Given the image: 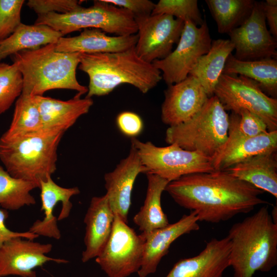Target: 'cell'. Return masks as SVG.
<instances>
[{"instance_id":"33","label":"cell","mask_w":277,"mask_h":277,"mask_svg":"<svg viewBox=\"0 0 277 277\" xmlns=\"http://www.w3.org/2000/svg\"><path fill=\"white\" fill-rule=\"evenodd\" d=\"M23 89V75L17 65L0 62V114L9 109Z\"/></svg>"},{"instance_id":"21","label":"cell","mask_w":277,"mask_h":277,"mask_svg":"<svg viewBox=\"0 0 277 277\" xmlns=\"http://www.w3.org/2000/svg\"><path fill=\"white\" fill-rule=\"evenodd\" d=\"M73 98L62 101L50 97L34 96L41 115L43 130L65 132L79 117L87 113L93 104L91 98Z\"/></svg>"},{"instance_id":"27","label":"cell","mask_w":277,"mask_h":277,"mask_svg":"<svg viewBox=\"0 0 277 277\" xmlns=\"http://www.w3.org/2000/svg\"><path fill=\"white\" fill-rule=\"evenodd\" d=\"M148 184L145 199L133 221L142 233L164 227L169 224L161 205L162 193L169 182L155 174L147 173Z\"/></svg>"},{"instance_id":"35","label":"cell","mask_w":277,"mask_h":277,"mask_svg":"<svg viewBox=\"0 0 277 277\" xmlns=\"http://www.w3.org/2000/svg\"><path fill=\"white\" fill-rule=\"evenodd\" d=\"M24 0H0V43L10 36L22 23Z\"/></svg>"},{"instance_id":"38","label":"cell","mask_w":277,"mask_h":277,"mask_svg":"<svg viewBox=\"0 0 277 277\" xmlns=\"http://www.w3.org/2000/svg\"><path fill=\"white\" fill-rule=\"evenodd\" d=\"M106 2L130 12L134 17L151 14L155 3L149 0H104Z\"/></svg>"},{"instance_id":"19","label":"cell","mask_w":277,"mask_h":277,"mask_svg":"<svg viewBox=\"0 0 277 277\" xmlns=\"http://www.w3.org/2000/svg\"><path fill=\"white\" fill-rule=\"evenodd\" d=\"M230 248L228 236L213 238L197 255L177 262L165 277H223L229 266Z\"/></svg>"},{"instance_id":"25","label":"cell","mask_w":277,"mask_h":277,"mask_svg":"<svg viewBox=\"0 0 277 277\" xmlns=\"http://www.w3.org/2000/svg\"><path fill=\"white\" fill-rule=\"evenodd\" d=\"M234 50L229 39L212 40L209 50L199 58L190 72L189 75L199 81L209 97L214 95L226 61Z\"/></svg>"},{"instance_id":"24","label":"cell","mask_w":277,"mask_h":277,"mask_svg":"<svg viewBox=\"0 0 277 277\" xmlns=\"http://www.w3.org/2000/svg\"><path fill=\"white\" fill-rule=\"evenodd\" d=\"M225 170L236 177L277 197L276 152L251 157Z\"/></svg>"},{"instance_id":"14","label":"cell","mask_w":277,"mask_h":277,"mask_svg":"<svg viewBox=\"0 0 277 277\" xmlns=\"http://www.w3.org/2000/svg\"><path fill=\"white\" fill-rule=\"evenodd\" d=\"M52 249L51 244H41L21 237L7 241L0 248V277H37L34 269L48 262L68 263L65 259L47 256Z\"/></svg>"},{"instance_id":"4","label":"cell","mask_w":277,"mask_h":277,"mask_svg":"<svg viewBox=\"0 0 277 277\" xmlns=\"http://www.w3.org/2000/svg\"><path fill=\"white\" fill-rule=\"evenodd\" d=\"M81 54L57 51L55 43L13 55V63L23 75L22 94L42 96L56 89L75 90L81 95L87 93L88 87L80 84L76 76Z\"/></svg>"},{"instance_id":"28","label":"cell","mask_w":277,"mask_h":277,"mask_svg":"<svg viewBox=\"0 0 277 277\" xmlns=\"http://www.w3.org/2000/svg\"><path fill=\"white\" fill-rule=\"evenodd\" d=\"M223 74L242 75L255 81L267 95L276 98V58L243 61L231 54L226 61Z\"/></svg>"},{"instance_id":"12","label":"cell","mask_w":277,"mask_h":277,"mask_svg":"<svg viewBox=\"0 0 277 277\" xmlns=\"http://www.w3.org/2000/svg\"><path fill=\"white\" fill-rule=\"evenodd\" d=\"M137 27L135 49L144 61H153L166 57L177 43L184 21L167 14L134 17Z\"/></svg>"},{"instance_id":"20","label":"cell","mask_w":277,"mask_h":277,"mask_svg":"<svg viewBox=\"0 0 277 277\" xmlns=\"http://www.w3.org/2000/svg\"><path fill=\"white\" fill-rule=\"evenodd\" d=\"M114 214L106 194L94 196L85 215V249L82 261L86 263L95 258L103 249L110 235Z\"/></svg>"},{"instance_id":"34","label":"cell","mask_w":277,"mask_h":277,"mask_svg":"<svg viewBox=\"0 0 277 277\" xmlns=\"http://www.w3.org/2000/svg\"><path fill=\"white\" fill-rule=\"evenodd\" d=\"M151 14L169 15L184 22L190 21L197 26L201 25L204 20L197 0H160L155 3Z\"/></svg>"},{"instance_id":"42","label":"cell","mask_w":277,"mask_h":277,"mask_svg":"<svg viewBox=\"0 0 277 277\" xmlns=\"http://www.w3.org/2000/svg\"><path fill=\"white\" fill-rule=\"evenodd\" d=\"M265 3L271 6H277V1L276 0H266Z\"/></svg>"},{"instance_id":"17","label":"cell","mask_w":277,"mask_h":277,"mask_svg":"<svg viewBox=\"0 0 277 277\" xmlns=\"http://www.w3.org/2000/svg\"><path fill=\"white\" fill-rule=\"evenodd\" d=\"M164 95L161 119L169 127L190 120L209 98L199 81L191 75L180 82L169 85Z\"/></svg>"},{"instance_id":"23","label":"cell","mask_w":277,"mask_h":277,"mask_svg":"<svg viewBox=\"0 0 277 277\" xmlns=\"http://www.w3.org/2000/svg\"><path fill=\"white\" fill-rule=\"evenodd\" d=\"M277 130L257 136L238 139L224 145L213 159L215 170L227 169L251 157L276 152Z\"/></svg>"},{"instance_id":"6","label":"cell","mask_w":277,"mask_h":277,"mask_svg":"<svg viewBox=\"0 0 277 277\" xmlns=\"http://www.w3.org/2000/svg\"><path fill=\"white\" fill-rule=\"evenodd\" d=\"M229 114L218 98L209 97L192 118L167 129L165 141L182 148L200 152L212 159L221 151L228 138Z\"/></svg>"},{"instance_id":"13","label":"cell","mask_w":277,"mask_h":277,"mask_svg":"<svg viewBox=\"0 0 277 277\" xmlns=\"http://www.w3.org/2000/svg\"><path fill=\"white\" fill-rule=\"evenodd\" d=\"M228 34L238 60L276 58L277 43L267 28L262 2L255 1L249 16Z\"/></svg>"},{"instance_id":"10","label":"cell","mask_w":277,"mask_h":277,"mask_svg":"<svg viewBox=\"0 0 277 277\" xmlns=\"http://www.w3.org/2000/svg\"><path fill=\"white\" fill-rule=\"evenodd\" d=\"M145 239L114 214L112 231L96 263L108 277H128L142 264Z\"/></svg>"},{"instance_id":"16","label":"cell","mask_w":277,"mask_h":277,"mask_svg":"<svg viewBox=\"0 0 277 277\" xmlns=\"http://www.w3.org/2000/svg\"><path fill=\"white\" fill-rule=\"evenodd\" d=\"M42 202L41 210L44 213L42 220L35 221L29 231L38 236L59 240L61 233L57 221L67 218L70 213L72 204L70 199L80 193L77 187L65 188L55 183L51 176L40 182Z\"/></svg>"},{"instance_id":"39","label":"cell","mask_w":277,"mask_h":277,"mask_svg":"<svg viewBox=\"0 0 277 277\" xmlns=\"http://www.w3.org/2000/svg\"><path fill=\"white\" fill-rule=\"evenodd\" d=\"M8 217L7 210L0 208V248L7 241L15 238L21 237L33 240L39 236L29 231L26 232H16L9 229L6 226L5 221Z\"/></svg>"},{"instance_id":"7","label":"cell","mask_w":277,"mask_h":277,"mask_svg":"<svg viewBox=\"0 0 277 277\" xmlns=\"http://www.w3.org/2000/svg\"><path fill=\"white\" fill-rule=\"evenodd\" d=\"M34 24L47 25L63 35L82 29H98L116 36L135 34L137 27L129 11L106 2L94 1L88 7L82 6L69 13L37 15Z\"/></svg>"},{"instance_id":"30","label":"cell","mask_w":277,"mask_h":277,"mask_svg":"<svg viewBox=\"0 0 277 277\" xmlns=\"http://www.w3.org/2000/svg\"><path fill=\"white\" fill-rule=\"evenodd\" d=\"M42 130L41 115L34 96L21 94L16 101L9 128L1 137L14 138Z\"/></svg>"},{"instance_id":"29","label":"cell","mask_w":277,"mask_h":277,"mask_svg":"<svg viewBox=\"0 0 277 277\" xmlns=\"http://www.w3.org/2000/svg\"><path fill=\"white\" fill-rule=\"evenodd\" d=\"M220 33H230L240 26L250 15L253 0H206Z\"/></svg>"},{"instance_id":"40","label":"cell","mask_w":277,"mask_h":277,"mask_svg":"<svg viewBox=\"0 0 277 277\" xmlns=\"http://www.w3.org/2000/svg\"><path fill=\"white\" fill-rule=\"evenodd\" d=\"M266 23L269 27V32L276 39L277 37V6L267 5L262 2Z\"/></svg>"},{"instance_id":"8","label":"cell","mask_w":277,"mask_h":277,"mask_svg":"<svg viewBox=\"0 0 277 277\" xmlns=\"http://www.w3.org/2000/svg\"><path fill=\"white\" fill-rule=\"evenodd\" d=\"M131 144L137 151L146 170L145 174H156L169 182L188 174L216 171L212 158L185 150L176 144L160 147L133 137Z\"/></svg>"},{"instance_id":"2","label":"cell","mask_w":277,"mask_h":277,"mask_svg":"<svg viewBox=\"0 0 277 277\" xmlns=\"http://www.w3.org/2000/svg\"><path fill=\"white\" fill-rule=\"evenodd\" d=\"M78 69L89 76L86 98L107 95L123 84L131 85L145 94L162 79L161 71L141 58L135 46L120 52L82 53Z\"/></svg>"},{"instance_id":"11","label":"cell","mask_w":277,"mask_h":277,"mask_svg":"<svg viewBox=\"0 0 277 277\" xmlns=\"http://www.w3.org/2000/svg\"><path fill=\"white\" fill-rule=\"evenodd\" d=\"M212 41L206 19L199 26L185 21L175 49L152 63L168 86L177 83L189 75L199 58L208 52Z\"/></svg>"},{"instance_id":"32","label":"cell","mask_w":277,"mask_h":277,"mask_svg":"<svg viewBox=\"0 0 277 277\" xmlns=\"http://www.w3.org/2000/svg\"><path fill=\"white\" fill-rule=\"evenodd\" d=\"M268 131L266 124L249 111L240 110L231 112L229 115L228 138L225 144L238 139L257 136Z\"/></svg>"},{"instance_id":"15","label":"cell","mask_w":277,"mask_h":277,"mask_svg":"<svg viewBox=\"0 0 277 277\" xmlns=\"http://www.w3.org/2000/svg\"><path fill=\"white\" fill-rule=\"evenodd\" d=\"M146 172L136 149L131 144L127 156L104 175L105 194L110 206L114 214L127 223L135 181L139 174Z\"/></svg>"},{"instance_id":"31","label":"cell","mask_w":277,"mask_h":277,"mask_svg":"<svg viewBox=\"0 0 277 277\" xmlns=\"http://www.w3.org/2000/svg\"><path fill=\"white\" fill-rule=\"evenodd\" d=\"M38 188L34 183L11 176L0 165V206L5 210H16L34 205L30 192Z\"/></svg>"},{"instance_id":"18","label":"cell","mask_w":277,"mask_h":277,"mask_svg":"<svg viewBox=\"0 0 277 277\" xmlns=\"http://www.w3.org/2000/svg\"><path fill=\"white\" fill-rule=\"evenodd\" d=\"M198 221L195 212L191 211L174 223L147 233H141L145 243L141 266L137 272L139 277H146L155 273L173 242L184 234L200 229Z\"/></svg>"},{"instance_id":"41","label":"cell","mask_w":277,"mask_h":277,"mask_svg":"<svg viewBox=\"0 0 277 277\" xmlns=\"http://www.w3.org/2000/svg\"><path fill=\"white\" fill-rule=\"evenodd\" d=\"M277 208L276 205L274 206L273 208V209L271 211V213H270L271 216L272 217L273 221L277 224Z\"/></svg>"},{"instance_id":"1","label":"cell","mask_w":277,"mask_h":277,"mask_svg":"<svg viewBox=\"0 0 277 277\" xmlns=\"http://www.w3.org/2000/svg\"><path fill=\"white\" fill-rule=\"evenodd\" d=\"M165 191L179 205L195 212L199 221L211 223L269 204L259 196L263 191L226 170L184 175L169 182Z\"/></svg>"},{"instance_id":"22","label":"cell","mask_w":277,"mask_h":277,"mask_svg":"<svg viewBox=\"0 0 277 277\" xmlns=\"http://www.w3.org/2000/svg\"><path fill=\"white\" fill-rule=\"evenodd\" d=\"M137 35L110 36L98 29H84L78 35L61 37L55 50L62 52L95 54L120 52L135 46Z\"/></svg>"},{"instance_id":"26","label":"cell","mask_w":277,"mask_h":277,"mask_svg":"<svg viewBox=\"0 0 277 277\" xmlns=\"http://www.w3.org/2000/svg\"><path fill=\"white\" fill-rule=\"evenodd\" d=\"M63 36L60 32L47 25L22 23L14 33L0 43V62L23 50L56 43Z\"/></svg>"},{"instance_id":"3","label":"cell","mask_w":277,"mask_h":277,"mask_svg":"<svg viewBox=\"0 0 277 277\" xmlns=\"http://www.w3.org/2000/svg\"><path fill=\"white\" fill-rule=\"evenodd\" d=\"M227 236L234 277H252L257 271L268 272L276 265L277 224L268 205L233 224Z\"/></svg>"},{"instance_id":"5","label":"cell","mask_w":277,"mask_h":277,"mask_svg":"<svg viewBox=\"0 0 277 277\" xmlns=\"http://www.w3.org/2000/svg\"><path fill=\"white\" fill-rule=\"evenodd\" d=\"M65 132L42 130L11 139L0 138V160L12 176L39 186L56 170L57 148Z\"/></svg>"},{"instance_id":"9","label":"cell","mask_w":277,"mask_h":277,"mask_svg":"<svg viewBox=\"0 0 277 277\" xmlns=\"http://www.w3.org/2000/svg\"><path fill=\"white\" fill-rule=\"evenodd\" d=\"M214 95L226 111L246 110L260 117L269 131L277 130V100L267 95L255 81L242 75L222 74Z\"/></svg>"},{"instance_id":"37","label":"cell","mask_w":277,"mask_h":277,"mask_svg":"<svg viewBox=\"0 0 277 277\" xmlns=\"http://www.w3.org/2000/svg\"><path fill=\"white\" fill-rule=\"evenodd\" d=\"M116 122L119 130L124 135L131 138L141 134L144 128L143 122L140 116L131 111L119 113Z\"/></svg>"},{"instance_id":"36","label":"cell","mask_w":277,"mask_h":277,"mask_svg":"<svg viewBox=\"0 0 277 277\" xmlns=\"http://www.w3.org/2000/svg\"><path fill=\"white\" fill-rule=\"evenodd\" d=\"M27 5L37 15L49 13H67L81 6L80 1L76 0H29Z\"/></svg>"}]
</instances>
